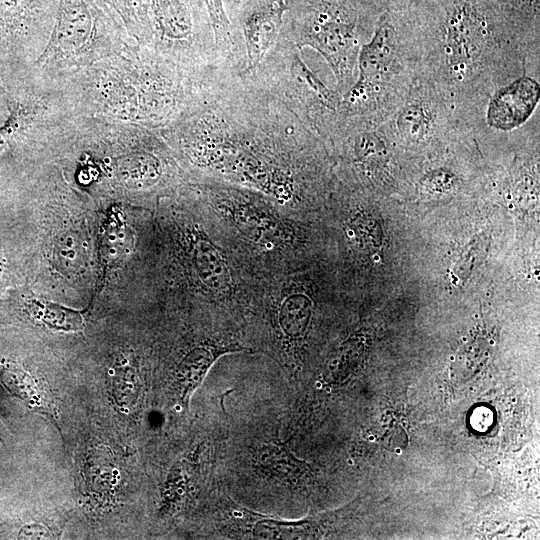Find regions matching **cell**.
Here are the masks:
<instances>
[{
	"label": "cell",
	"instance_id": "obj_1",
	"mask_svg": "<svg viewBox=\"0 0 540 540\" xmlns=\"http://www.w3.org/2000/svg\"><path fill=\"white\" fill-rule=\"evenodd\" d=\"M159 132L196 178L254 190L296 216L319 134L263 78L229 66L190 81L179 112Z\"/></svg>",
	"mask_w": 540,
	"mask_h": 540
},
{
	"label": "cell",
	"instance_id": "obj_2",
	"mask_svg": "<svg viewBox=\"0 0 540 540\" xmlns=\"http://www.w3.org/2000/svg\"><path fill=\"white\" fill-rule=\"evenodd\" d=\"M194 186L216 226L253 265L266 274L296 268L301 242L296 216L248 188L208 179Z\"/></svg>",
	"mask_w": 540,
	"mask_h": 540
},
{
	"label": "cell",
	"instance_id": "obj_3",
	"mask_svg": "<svg viewBox=\"0 0 540 540\" xmlns=\"http://www.w3.org/2000/svg\"><path fill=\"white\" fill-rule=\"evenodd\" d=\"M281 35L298 50L310 47L329 64L341 93L353 84L361 42L381 10L366 0H287Z\"/></svg>",
	"mask_w": 540,
	"mask_h": 540
},
{
	"label": "cell",
	"instance_id": "obj_4",
	"mask_svg": "<svg viewBox=\"0 0 540 540\" xmlns=\"http://www.w3.org/2000/svg\"><path fill=\"white\" fill-rule=\"evenodd\" d=\"M132 42L104 0H58L52 33L32 66L55 77L118 54Z\"/></svg>",
	"mask_w": 540,
	"mask_h": 540
},
{
	"label": "cell",
	"instance_id": "obj_5",
	"mask_svg": "<svg viewBox=\"0 0 540 540\" xmlns=\"http://www.w3.org/2000/svg\"><path fill=\"white\" fill-rule=\"evenodd\" d=\"M55 78L76 114L139 125L142 81L134 42Z\"/></svg>",
	"mask_w": 540,
	"mask_h": 540
},
{
	"label": "cell",
	"instance_id": "obj_6",
	"mask_svg": "<svg viewBox=\"0 0 540 540\" xmlns=\"http://www.w3.org/2000/svg\"><path fill=\"white\" fill-rule=\"evenodd\" d=\"M151 49L189 79L224 66L202 0H148Z\"/></svg>",
	"mask_w": 540,
	"mask_h": 540
},
{
	"label": "cell",
	"instance_id": "obj_7",
	"mask_svg": "<svg viewBox=\"0 0 540 540\" xmlns=\"http://www.w3.org/2000/svg\"><path fill=\"white\" fill-rule=\"evenodd\" d=\"M410 19L406 9L381 12L371 38L358 54V79L342 95L339 108L350 113H376L382 97L400 84L404 73L403 43L408 38ZM408 40V39H407Z\"/></svg>",
	"mask_w": 540,
	"mask_h": 540
},
{
	"label": "cell",
	"instance_id": "obj_8",
	"mask_svg": "<svg viewBox=\"0 0 540 540\" xmlns=\"http://www.w3.org/2000/svg\"><path fill=\"white\" fill-rule=\"evenodd\" d=\"M287 10V0H236L226 7L236 38L244 44L243 73L256 72L276 46Z\"/></svg>",
	"mask_w": 540,
	"mask_h": 540
},
{
	"label": "cell",
	"instance_id": "obj_9",
	"mask_svg": "<svg viewBox=\"0 0 540 540\" xmlns=\"http://www.w3.org/2000/svg\"><path fill=\"white\" fill-rule=\"evenodd\" d=\"M58 0H0V45L33 63L52 33Z\"/></svg>",
	"mask_w": 540,
	"mask_h": 540
},
{
	"label": "cell",
	"instance_id": "obj_10",
	"mask_svg": "<svg viewBox=\"0 0 540 540\" xmlns=\"http://www.w3.org/2000/svg\"><path fill=\"white\" fill-rule=\"evenodd\" d=\"M538 102V82L521 76L491 97L486 113L487 123L503 131L515 129L532 115Z\"/></svg>",
	"mask_w": 540,
	"mask_h": 540
},
{
	"label": "cell",
	"instance_id": "obj_11",
	"mask_svg": "<svg viewBox=\"0 0 540 540\" xmlns=\"http://www.w3.org/2000/svg\"><path fill=\"white\" fill-rule=\"evenodd\" d=\"M247 350L239 344L204 343L192 348L180 361L176 369V381L181 392V401H187L198 387L207 371L220 356Z\"/></svg>",
	"mask_w": 540,
	"mask_h": 540
},
{
	"label": "cell",
	"instance_id": "obj_12",
	"mask_svg": "<svg viewBox=\"0 0 540 540\" xmlns=\"http://www.w3.org/2000/svg\"><path fill=\"white\" fill-rule=\"evenodd\" d=\"M430 97L410 94L394 120L395 131L400 136L416 142L423 139L433 126H437L438 114Z\"/></svg>",
	"mask_w": 540,
	"mask_h": 540
},
{
	"label": "cell",
	"instance_id": "obj_13",
	"mask_svg": "<svg viewBox=\"0 0 540 540\" xmlns=\"http://www.w3.org/2000/svg\"><path fill=\"white\" fill-rule=\"evenodd\" d=\"M0 378L4 386L30 409L57 423L58 416L52 400L29 373L17 366L8 365L0 368Z\"/></svg>",
	"mask_w": 540,
	"mask_h": 540
},
{
	"label": "cell",
	"instance_id": "obj_14",
	"mask_svg": "<svg viewBox=\"0 0 540 540\" xmlns=\"http://www.w3.org/2000/svg\"><path fill=\"white\" fill-rule=\"evenodd\" d=\"M136 44L150 47L151 27L148 0H104Z\"/></svg>",
	"mask_w": 540,
	"mask_h": 540
},
{
	"label": "cell",
	"instance_id": "obj_15",
	"mask_svg": "<svg viewBox=\"0 0 540 540\" xmlns=\"http://www.w3.org/2000/svg\"><path fill=\"white\" fill-rule=\"evenodd\" d=\"M25 304L30 316L50 329L77 332L84 327L83 316L78 311L38 299H28Z\"/></svg>",
	"mask_w": 540,
	"mask_h": 540
},
{
	"label": "cell",
	"instance_id": "obj_16",
	"mask_svg": "<svg viewBox=\"0 0 540 540\" xmlns=\"http://www.w3.org/2000/svg\"><path fill=\"white\" fill-rule=\"evenodd\" d=\"M213 30L217 51L221 59L232 61L241 52L237 38L227 15L223 0H202Z\"/></svg>",
	"mask_w": 540,
	"mask_h": 540
},
{
	"label": "cell",
	"instance_id": "obj_17",
	"mask_svg": "<svg viewBox=\"0 0 540 540\" xmlns=\"http://www.w3.org/2000/svg\"><path fill=\"white\" fill-rule=\"evenodd\" d=\"M32 63L0 45V124L8 113L11 92Z\"/></svg>",
	"mask_w": 540,
	"mask_h": 540
},
{
	"label": "cell",
	"instance_id": "obj_18",
	"mask_svg": "<svg viewBox=\"0 0 540 540\" xmlns=\"http://www.w3.org/2000/svg\"><path fill=\"white\" fill-rule=\"evenodd\" d=\"M112 396L117 406L123 410L130 409L138 395L137 377L130 367L115 370L112 379Z\"/></svg>",
	"mask_w": 540,
	"mask_h": 540
},
{
	"label": "cell",
	"instance_id": "obj_19",
	"mask_svg": "<svg viewBox=\"0 0 540 540\" xmlns=\"http://www.w3.org/2000/svg\"><path fill=\"white\" fill-rule=\"evenodd\" d=\"M454 176L450 173L438 170L432 173H429L423 182L426 186L442 191L444 189H449L453 185Z\"/></svg>",
	"mask_w": 540,
	"mask_h": 540
},
{
	"label": "cell",
	"instance_id": "obj_20",
	"mask_svg": "<svg viewBox=\"0 0 540 540\" xmlns=\"http://www.w3.org/2000/svg\"><path fill=\"white\" fill-rule=\"evenodd\" d=\"M381 11L387 9H405L417 4L420 0H366Z\"/></svg>",
	"mask_w": 540,
	"mask_h": 540
},
{
	"label": "cell",
	"instance_id": "obj_21",
	"mask_svg": "<svg viewBox=\"0 0 540 540\" xmlns=\"http://www.w3.org/2000/svg\"><path fill=\"white\" fill-rule=\"evenodd\" d=\"M20 535L24 538H48L49 533L45 527L39 525H31L22 530Z\"/></svg>",
	"mask_w": 540,
	"mask_h": 540
},
{
	"label": "cell",
	"instance_id": "obj_22",
	"mask_svg": "<svg viewBox=\"0 0 540 540\" xmlns=\"http://www.w3.org/2000/svg\"><path fill=\"white\" fill-rule=\"evenodd\" d=\"M4 431H5V428L3 427L2 423L0 422V440H3Z\"/></svg>",
	"mask_w": 540,
	"mask_h": 540
},
{
	"label": "cell",
	"instance_id": "obj_23",
	"mask_svg": "<svg viewBox=\"0 0 540 540\" xmlns=\"http://www.w3.org/2000/svg\"><path fill=\"white\" fill-rule=\"evenodd\" d=\"M235 1L236 0H223L225 9H226V7H228L229 5H231Z\"/></svg>",
	"mask_w": 540,
	"mask_h": 540
}]
</instances>
